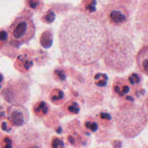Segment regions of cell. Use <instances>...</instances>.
I'll use <instances>...</instances> for the list:
<instances>
[{
    "label": "cell",
    "instance_id": "1",
    "mask_svg": "<svg viewBox=\"0 0 148 148\" xmlns=\"http://www.w3.org/2000/svg\"><path fill=\"white\" fill-rule=\"evenodd\" d=\"M108 27L97 18L76 12L62 21L58 33L62 57L76 66H88L101 60L109 40Z\"/></svg>",
    "mask_w": 148,
    "mask_h": 148
},
{
    "label": "cell",
    "instance_id": "2",
    "mask_svg": "<svg viewBox=\"0 0 148 148\" xmlns=\"http://www.w3.org/2000/svg\"><path fill=\"white\" fill-rule=\"evenodd\" d=\"M140 0H82L75 11L94 17L108 29L122 31L133 37L132 21Z\"/></svg>",
    "mask_w": 148,
    "mask_h": 148
},
{
    "label": "cell",
    "instance_id": "3",
    "mask_svg": "<svg viewBox=\"0 0 148 148\" xmlns=\"http://www.w3.org/2000/svg\"><path fill=\"white\" fill-rule=\"evenodd\" d=\"M109 40L103 56L104 64L116 72H123L133 65L136 51L132 36L118 29H109Z\"/></svg>",
    "mask_w": 148,
    "mask_h": 148
},
{
    "label": "cell",
    "instance_id": "4",
    "mask_svg": "<svg viewBox=\"0 0 148 148\" xmlns=\"http://www.w3.org/2000/svg\"><path fill=\"white\" fill-rule=\"evenodd\" d=\"M119 132L126 138H134L145 129L147 117L144 109L134 102H124L114 117Z\"/></svg>",
    "mask_w": 148,
    "mask_h": 148
},
{
    "label": "cell",
    "instance_id": "5",
    "mask_svg": "<svg viewBox=\"0 0 148 148\" xmlns=\"http://www.w3.org/2000/svg\"><path fill=\"white\" fill-rule=\"evenodd\" d=\"M8 33L12 45L20 47L28 43L35 32V26L30 11L24 10L13 21L8 29Z\"/></svg>",
    "mask_w": 148,
    "mask_h": 148
},
{
    "label": "cell",
    "instance_id": "6",
    "mask_svg": "<svg viewBox=\"0 0 148 148\" xmlns=\"http://www.w3.org/2000/svg\"><path fill=\"white\" fill-rule=\"evenodd\" d=\"M1 95L10 105H23L29 100L31 90L28 82L24 79H12L5 84Z\"/></svg>",
    "mask_w": 148,
    "mask_h": 148
},
{
    "label": "cell",
    "instance_id": "7",
    "mask_svg": "<svg viewBox=\"0 0 148 148\" xmlns=\"http://www.w3.org/2000/svg\"><path fill=\"white\" fill-rule=\"evenodd\" d=\"M16 148H44L42 134L31 126L21 129L14 137Z\"/></svg>",
    "mask_w": 148,
    "mask_h": 148
},
{
    "label": "cell",
    "instance_id": "8",
    "mask_svg": "<svg viewBox=\"0 0 148 148\" xmlns=\"http://www.w3.org/2000/svg\"><path fill=\"white\" fill-rule=\"evenodd\" d=\"M66 142L75 148H82L88 145L90 133L82 127L80 121L74 119L69 121L65 128Z\"/></svg>",
    "mask_w": 148,
    "mask_h": 148
},
{
    "label": "cell",
    "instance_id": "9",
    "mask_svg": "<svg viewBox=\"0 0 148 148\" xmlns=\"http://www.w3.org/2000/svg\"><path fill=\"white\" fill-rule=\"evenodd\" d=\"M29 119V112L23 105H11L7 107L6 119L14 127L24 126L28 122Z\"/></svg>",
    "mask_w": 148,
    "mask_h": 148
},
{
    "label": "cell",
    "instance_id": "10",
    "mask_svg": "<svg viewBox=\"0 0 148 148\" xmlns=\"http://www.w3.org/2000/svg\"><path fill=\"white\" fill-rule=\"evenodd\" d=\"M134 21L137 31H148V0H140L134 14Z\"/></svg>",
    "mask_w": 148,
    "mask_h": 148
},
{
    "label": "cell",
    "instance_id": "11",
    "mask_svg": "<svg viewBox=\"0 0 148 148\" xmlns=\"http://www.w3.org/2000/svg\"><path fill=\"white\" fill-rule=\"evenodd\" d=\"M132 87L124 77H116L113 82L112 91L114 96L120 99H124L127 97L133 95L130 94ZM134 90V89H133Z\"/></svg>",
    "mask_w": 148,
    "mask_h": 148
},
{
    "label": "cell",
    "instance_id": "12",
    "mask_svg": "<svg viewBox=\"0 0 148 148\" xmlns=\"http://www.w3.org/2000/svg\"><path fill=\"white\" fill-rule=\"evenodd\" d=\"M13 66L20 73L27 74L32 69L34 66V61L28 54L23 53L17 57Z\"/></svg>",
    "mask_w": 148,
    "mask_h": 148
},
{
    "label": "cell",
    "instance_id": "13",
    "mask_svg": "<svg viewBox=\"0 0 148 148\" xmlns=\"http://www.w3.org/2000/svg\"><path fill=\"white\" fill-rule=\"evenodd\" d=\"M135 61L139 71L148 76V43H145L138 50L136 54Z\"/></svg>",
    "mask_w": 148,
    "mask_h": 148
},
{
    "label": "cell",
    "instance_id": "14",
    "mask_svg": "<svg viewBox=\"0 0 148 148\" xmlns=\"http://www.w3.org/2000/svg\"><path fill=\"white\" fill-rule=\"evenodd\" d=\"M51 111V108L49 104L43 100L36 101L32 108L33 114L38 118H45L47 117Z\"/></svg>",
    "mask_w": 148,
    "mask_h": 148
},
{
    "label": "cell",
    "instance_id": "15",
    "mask_svg": "<svg viewBox=\"0 0 148 148\" xmlns=\"http://www.w3.org/2000/svg\"><path fill=\"white\" fill-rule=\"evenodd\" d=\"M49 99L54 105L59 106L63 105L65 101V92L60 88H54L49 93Z\"/></svg>",
    "mask_w": 148,
    "mask_h": 148
},
{
    "label": "cell",
    "instance_id": "16",
    "mask_svg": "<svg viewBox=\"0 0 148 148\" xmlns=\"http://www.w3.org/2000/svg\"><path fill=\"white\" fill-rule=\"evenodd\" d=\"M61 109L63 113L68 115H76L80 111V106L76 101L72 99L65 102Z\"/></svg>",
    "mask_w": 148,
    "mask_h": 148
},
{
    "label": "cell",
    "instance_id": "17",
    "mask_svg": "<svg viewBox=\"0 0 148 148\" xmlns=\"http://www.w3.org/2000/svg\"><path fill=\"white\" fill-rule=\"evenodd\" d=\"M68 69L63 66H56L53 71V77L57 82L63 83L66 82L68 77Z\"/></svg>",
    "mask_w": 148,
    "mask_h": 148
},
{
    "label": "cell",
    "instance_id": "18",
    "mask_svg": "<svg viewBox=\"0 0 148 148\" xmlns=\"http://www.w3.org/2000/svg\"><path fill=\"white\" fill-rule=\"evenodd\" d=\"M127 80L134 91L142 87L143 77L142 75L139 73H131L128 76Z\"/></svg>",
    "mask_w": 148,
    "mask_h": 148
},
{
    "label": "cell",
    "instance_id": "19",
    "mask_svg": "<svg viewBox=\"0 0 148 148\" xmlns=\"http://www.w3.org/2000/svg\"><path fill=\"white\" fill-rule=\"evenodd\" d=\"M99 125L109 128L112 126L113 119L111 114L106 112H101L97 114L96 118Z\"/></svg>",
    "mask_w": 148,
    "mask_h": 148
},
{
    "label": "cell",
    "instance_id": "20",
    "mask_svg": "<svg viewBox=\"0 0 148 148\" xmlns=\"http://www.w3.org/2000/svg\"><path fill=\"white\" fill-rule=\"evenodd\" d=\"M99 125V124L97 119L91 117L86 118L83 123V127L90 134L97 132L98 130Z\"/></svg>",
    "mask_w": 148,
    "mask_h": 148
},
{
    "label": "cell",
    "instance_id": "21",
    "mask_svg": "<svg viewBox=\"0 0 148 148\" xmlns=\"http://www.w3.org/2000/svg\"><path fill=\"white\" fill-rule=\"evenodd\" d=\"M94 84L99 88H105L107 86L109 81L108 75L102 72H98L94 75L93 77Z\"/></svg>",
    "mask_w": 148,
    "mask_h": 148
},
{
    "label": "cell",
    "instance_id": "22",
    "mask_svg": "<svg viewBox=\"0 0 148 148\" xmlns=\"http://www.w3.org/2000/svg\"><path fill=\"white\" fill-rule=\"evenodd\" d=\"M0 148H16L14 138L7 134L1 136Z\"/></svg>",
    "mask_w": 148,
    "mask_h": 148
},
{
    "label": "cell",
    "instance_id": "23",
    "mask_svg": "<svg viewBox=\"0 0 148 148\" xmlns=\"http://www.w3.org/2000/svg\"><path fill=\"white\" fill-rule=\"evenodd\" d=\"M53 42V34L51 31H46L42 35L40 39V43L42 47L46 49L49 48Z\"/></svg>",
    "mask_w": 148,
    "mask_h": 148
},
{
    "label": "cell",
    "instance_id": "24",
    "mask_svg": "<svg viewBox=\"0 0 148 148\" xmlns=\"http://www.w3.org/2000/svg\"><path fill=\"white\" fill-rule=\"evenodd\" d=\"M25 3L28 8L35 11L40 10L43 6L42 0H25Z\"/></svg>",
    "mask_w": 148,
    "mask_h": 148
},
{
    "label": "cell",
    "instance_id": "25",
    "mask_svg": "<svg viewBox=\"0 0 148 148\" xmlns=\"http://www.w3.org/2000/svg\"><path fill=\"white\" fill-rule=\"evenodd\" d=\"M50 148H65L64 140L59 136H53L50 141Z\"/></svg>",
    "mask_w": 148,
    "mask_h": 148
},
{
    "label": "cell",
    "instance_id": "26",
    "mask_svg": "<svg viewBox=\"0 0 148 148\" xmlns=\"http://www.w3.org/2000/svg\"><path fill=\"white\" fill-rule=\"evenodd\" d=\"M56 14L54 13V12L53 10L49 9L42 16V20L43 23H45V24H51L52 23L55 18H56Z\"/></svg>",
    "mask_w": 148,
    "mask_h": 148
},
{
    "label": "cell",
    "instance_id": "27",
    "mask_svg": "<svg viewBox=\"0 0 148 148\" xmlns=\"http://www.w3.org/2000/svg\"><path fill=\"white\" fill-rule=\"evenodd\" d=\"M0 128L2 131L6 133H12L14 131V127L6 119L0 122Z\"/></svg>",
    "mask_w": 148,
    "mask_h": 148
},
{
    "label": "cell",
    "instance_id": "28",
    "mask_svg": "<svg viewBox=\"0 0 148 148\" xmlns=\"http://www.w3.org/2000/svg\"><path fill=\"white\" fill-rule=\"evenodd\" d=\"M8 33L5 30H1L0 31V46L3 45L8 39Z\"/></svg>",
    "mask_w": 148,
    "mask_h": 148
},
{
    "label": "cell",
    "instance_id": "29",
    "mask_svg": "<svg viewBox=\"0 0 148 148\" xmlns=\"http://www.w3.org/2000/svg\"><path fill=\"white\" fill-rule=\"evenodd\" d=\"M7 108L3 104L0 103V122L6 119Z\"/></svg>",
    "mask_w": 148,
    "mask_h": 148
},
{
    "label": "cell",
    "instance_id": "30",
    "mask_svg": "<svg viewBox=\"0 0 148 148\" xmlns=\"http://www.w3.org/2000/svg\"><path fill=\"white\" fill-rule=\"evenodd\" d=\"M53 128H54L55 132L57 133V134H61L62 133L63 129H62V127L60 125L57 124L56 125H55L53 127Z\"/></svg>",
    "mask_w": 148,
    "mask_h": 148
},
{
    "label": "cell",
    "instance_id": "31",
    "mask_svg": "<svg viewBox=\"0 0 148 148\" xmlns=\"http://www.w3.org/2000/svg\"><path fill=\"white\" fill-rule=\"evenodd\" d=\"M5 77L2 73L0 72V89H2L5 85Z\"/></svg>",
    "mask_w": 148,
    "mask_h": 148
},
{
    "label": "cell",
    "instance_id": "32",
    "mask_svg": "<svg viewBox=\"0 0 148 148\" xmlns=\"http://www.w3.org/2000/svg\"><path fill=\"white\" fill-rule=\"evenodd\" d=\"M122 143L120 140H114V142L112 143V145L114 147V148H120L121 147Z\"/></svg>",
    "mask_w": 148,
    "mask_h": 148
},
{
    "label": "cell",
    "instance_id": "33",
    "mask_svg": "<svg viewBox=\"0 0 148 148\" xmlns=\"http://www.w3.org/2000/svg\"><path fill=\"white\" fill-rule=\"evenodd\" d=\"M145 148H148V146H147V147H145Z\"/></svg>",
    "mask_w": 148,
    "mask_h": 148
}]
</instances>
